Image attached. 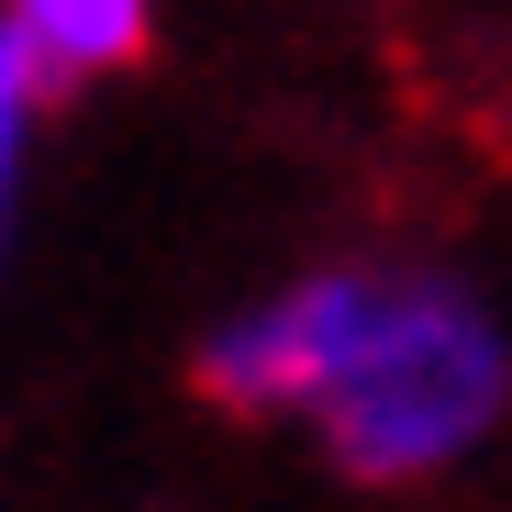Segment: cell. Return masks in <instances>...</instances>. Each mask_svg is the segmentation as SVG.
I'll list each match as a JSON object with an SVG mask.
<instances>
[{
	"label": "cell",
	"instance_id": "cell-3",
	"mask_svg": "<svg viewBox=\"0 0 512 512\" xmlns=\"http://www.w3.org/2000/svg\"><path fill=\"white\" fill-rule=\"evenodd\" d=\"M12 34L34 45L45 78H90L145 45V0H12Z\"/></svg>",
	"mask_w": 512,
	"mask_h": 512
},
{
	"label": "cell",
	"instance_id": "cell-2",
	"mask_svg": "<svg viewBox=\"0 0 512 512\" xmlns=\"http://www.w3.org/2000/svg\"><path fill=\"white\" fill-rule=\"evenodd\" d=\"M379 323V279H301L290 301L223 323L201 346V390H223L234 412H268V401H323L334 379L357 368Z\"/></svg>",
	"mask_w": 512,
	"mask_h": 512
},
{
	"label": "cell",
	"instance_id": "cell-4",
	"mask_svg": "<svg viewBox=\"0 0 512 512\" xmlns=\"http://www.w3.org/2000/svg\"><path fill=\"white\" fill-rule=\"evenodd\" d=\"M23 90H34V45L0 23V201H12V145H23Z\"/></svg>",
	"mask_w": 512,
	"mask_h": 512
},
{
	"label": "cell",
	"instance_id": "cell-1",
	"mask_svg": "<svg viewBox=\"0 0 512 512\" xmlns=\"http://www.w3.org/2000/svg\"><path fill=\"white\" fill-rule=\"evenodd\" d=\"M501 334L435 290V279H379V323L357 368L323 390V423H334V457L357 479H412V468H446L479 423L501 412Z\"/></svg>",
	"mask_w": 512,
	"mask_h": 512
}]
</instances>
